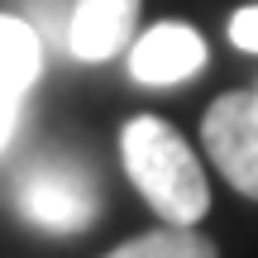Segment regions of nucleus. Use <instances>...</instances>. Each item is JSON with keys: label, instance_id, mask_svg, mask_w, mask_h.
<instances>
[{"label": "nucleus", "instance_id": "nucleus-6", "mask_svg": "<svg viewBox=\"0 0 258 258\" xmlns=\"http://www.w3.org/2000/svg\"><path fill=\"white\" fill-rule=\"evenodd\" d=\"M38 67H43V48L38 34L15 15H0V148L10 144L19 120V105H24L29 86H34Z\"/></svg>", "mask_w": 258, "mask_h": 258}, {"label": "nucleus", "instance_id": "nucleus-8", "mask_svg": "<svg viewBox=\"0 0 258 258\" xmlns=\"http://www.w3.org/2000/svg\"><path fill=\"white\" fill-rule=\"evenodd\" d=\"M230 43L244 48V53H258V5L234 10V19H230Z\"/></svg>", "mask_w": 258, "mask_h": 258}, {"label": "nucleus", "instance_id": "nucleus-5", "mask_svg": "<svg viewBox=\"0 0 258 258\" xmlns=\"http://www.w3.org/2000/svg\"><path fill=\"white\" fill-rule=\"evenodd\" d=\"M139 5L144 0H72V24H67L72 53L82 62H105L129 48L139 29Z\"/></svg>", "mask_w": 258, "mask_h": 258}, {"label": "nucleus", "instance_id": "nucleus-7", "mask_svg": "<svg viewBox=\"0 0 258 258\" xmlns=\"http://www.w3.org/2000/svg\"><path fill=\"white\" fill-rule=\"evenodd\" d=\"M105 258H215V244L196 225H163V230H148L120 249H110Z\"/></svg>", "mask_w": 258, "mask_h": 258}, {"label": "nucleus", "instance_id": "nucleus-1", "mask_svg": "<svg viewBox=\"0 0 258 258\" xmlns=\"http://www.w3.org/2000/svg\"><path fill=\"white\" fill-rule=\"evenodd\" d=\"M120 158H124L129 182L139 186V196L158 211V220L196 225L211 211V186H206L201 163H196L191 144L167 120L134 115L120 129Z\"/></svg>", "mask_w": 258, "mask_h": 258}, {"label": "nucleus", "instance_id": "nucleus-3", "mask_svg": "<svg viewBox=\"0 0 258 258\" xmlns=\"http://www.w3.org/2000/svg\"><path fill=\"white\" fill-rule=\"evenodd\" d=\"M19 211L38 230L72 234V230H86L96 220L101 196H96L86 172H77L67 163H43V167H29L24 182H19Z\"/></svg>", "mask_w": 258, "mask_h": 258}, {"label": "nucleus", "instance_id": "nucleus-2", "mask_svg": "<svg viewBox=\"0 0 258 258\" xmlns=\"http://www.w3.org/2000/svg\"><path fill=\"white\" fill-rule=\"evenodd\" d=\"M201 144L220 177L258 201V91H225L201 120Z\"/></svg>", "mask_w": 258, "mask_h": 258}, {"label": "nucleus", "instance_id": "nucleus-4", "mask_svg": "<svg viewBox=\"0 0 258 258\" xmlns=\"http://www.w3.org/2000/svg\"><path fill=\"white\" fill-rule=\"evenodd\" d=\"M206 67V38L182 19H163V24L144 29L129 48V72L144 86H172L186 82L191 72Z\"/></svg>", "mask_w": 258, "mask_h": 258}]
</instances>
